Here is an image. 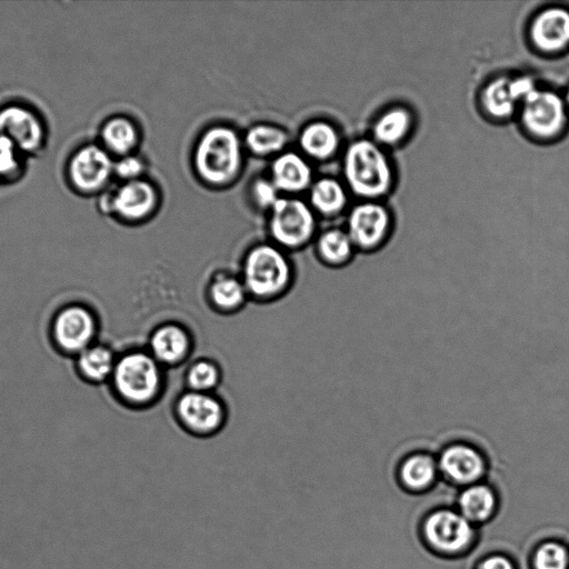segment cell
<instances>
[{"mask_svg":"<svg viewBox=\"0 0 569 569\" xmlns=\"http://www.w3.org/2000/svg\"><path fill=\"white\" fill-rule=\"evenodd\" d=\"M238 273L250 302L271 305L286 298L297 281L291 254L269 240L250 246L240 259Z\"/></svg>","mask_w":569,"mask_h":569,"instance_id":"obj_1","label":"cell"},{"mask_svg":"<svg viewBox=\"0 0 569 569\" xmlns=\"http://www.w3.org/2000/svg\"><path fill=\"white\" fill-rule=\"evenodd\" d=\"M144 170L143 159L136 153L114 159V178H118L120 182L141 179Z\"/></svg>","mask_w":569,"mask_h":569,"instance_id":"obj_33","label":"cell"},{"mask_svg":"<svg viewBox=\"0 0 569 569\" xmlns=\"http://www.w3.org/2000/svg\"><path fill=\"white\" fill-rule=\"evenodd\" d=\"M565 120V103L555 92L535 90L523 100L522 121L533 134L553 136L561 130Z\"/></svg>","mask_w":569,"mask_h":569,"instance_id":"obj_13","label":"cell"},{"mask_svg":"<svg viewBox=\"0 0 569 569\" xmlns=\"http://www.w3.org/2000/svg\"><path fill=\"white\" fill-rule=\"evenodd\" d=\"M97 142L114 159L132 154L140 143L137 123L124 114L108 117L98 130Z\"/></svg>","mask_w":569,"mask_h":569,"instance_id":"obj_18","label":"cell"},{"mask_svg":"<svg viewBox=\"0 0 569 569\" xmlns=\"http://www.w3.org/2000/svg\"><path fill=\"white\" fill-rule=\"evenodd\" d=\"M244 151L242 138L232 127L210 126L196 142L192 154L194 171L208 187H228L242 171Z\"/></svg>","mask_w":569,"mask_h":569,"instance_id":"obj_3","label":"cell"},{"mask_svg":"<svg viewBox=\"0 0 569 569\" xmlns=\"http://www.w3.org/2000/svg\"><path fill=\"white\" fill-rule=\"evenodd\" d=\"M182 379L183 389L217 392L223 381V369L211 357H198L186 365Z\"/></svg>","mask_w":569,"mask_h":569,"instance_id":"obj_25","label":"cell"},{"mask_svg":"<svg viewBox=\"0 0 569 569\" xmlns=\"http://www.w3.org/2000/svg\"><path fill=\"white\" fill-rule=\"evenodd\" d=\"M0 134L29 158L46 149L49 131L44 117L36 107L11 100L0 106Z\"/></svg>","mask_w":569,"mask_h":569,"instance_id":"obj_8","label":"cell"},{"mask_svg":"<svg viewBox=\"0 0 569 569\" xmlns=\"http://www.w3.org/2000/svg\"><path fill=\"white\" fill-rule=\"evenodd\" d=\"M438 469L451 481L471 483L486 470L482 453L472 445L453 442L446 446L438 458Z\"/></svg>","mask_w":569,"mask_h":569,"instance_id":"obj_17","label":"cell"},{"mask_svg":"<svg viewBox=\"0 0 569 569\" xmlns=\"http://www.w3.org/2000/svg\"><path fill=\"white\" fill-rule=\"evenodd\" d=\"M98 320L92 310L79 303L61 308L51 325V335L57 348L69 355H79L93 345Z\"/></svg>","mask_w":569,"mask_h":569,"instance_id":"obj_11","label":"cell"},{"mask_svg":"<svg viewBox=\"0 0 569 569\" xmlns=\"http://www.w3.org/2000/svg\"><path fill=\"white\" fill-rule=\"evenodd\" d=\"M533 43L545 51H557L569 44V11L549 8L541 11L530 29Z\"/></svg>","mask_w":569,"mask_h":569,"instance_id":"obj_19","label":"cell"},{"mask_svg":"<svg viewBox=\"0 0 569 569\" xmlns=\"http://www.w3.org/2000/svg\"><path fill=\"white\" fill-rule=\"evenodd\" d=\"M177 426L188 436L209 439L218 436L229 420V407L218 392L179 391L171 403Z\"/></svg>","mask_w":569,"mask_h":569,"instance_id":"obj_5","label":"cell"},{"mask_svg":"<svg viewBox=\"0 0 569 569\" xmlns=\"http://www.w3.org/2000/svg\"><path fill=\"white\" fill-rule=\"evenodd\" d=\"M509 91L515 101L528 98L536 89L533 81L528 77H520L509 81Z\"/></svg>","mask_w":569,"mask_h":569,"instance_id":"obj_34","label":"cell"},{"mask_svg":"<svg viewBox=\"0 0 569 569\" xmlns=\"http://www.w3.org/2000/svg\"><path fill=\"white\" fill-rule=\"evenodd\" d=\"M507 79L499 78L485 88L482 102L490 114L502 118L513 111L516 101L510 94Z\"/></svg>","mask_w":569,"mask_h":569,"instance_id":"obj_30","label":"cell"},{"mask_svg":"<svg viewBox=\"0 0 569 569\" xmlns=\"http://www.w3.org/2000/svg\"><path fill=\"white\" fill-rule=\"evenodd\" d=\"M495 496L485 485H472L459 497L460 513L471 521H482L493 511Z\"/></svg>","mask_w":569,"mask_h":569,"instance_id":"obj_27","label":"cell"},{"mask_svg":"<svg viewBox=\"0 0 569 569\" xmlns=\"http://www.w3.org/2000/svg\"><path fill=\"white\" fill-rule=\"evenodd\" d=\"M388 226L386 209L378 203L365 202L351 210L347 232L356 249L370 250L382 241Z\"/></svg>","mask_w":569,"mask_h":569,"instance_id":"obj_16","label":"cell"},{"mask_svg":"<svg viewBox=\"0 0 569 569\" xmlns=\"http://www.w3.org/2000/svg\"><path fill=\"white\" fill-rule=\"evenodd\" d=\"M566 99H567V102L569 103V90L567 92V98Z\"/></svg>","mask_w":569,"mask_h":569,"instance_id":"obj_36","label":"cell"},{"mask_svg":"<svg viewBox=\"0 0 569 569\" xmlns=\"http://www.w3.org/2000/svg\"><path fill=\"white\" fill-rule=\"evenodd\" d=\"M269 178L281 196L292 197L308 191L315 181L310 161L292 150H284L273 158Z\"/></svg>","mask_w":569,"mask_h":569,"instance_id":"obj_15","label":"cell"},{"mask_svg":"<svg viewBox=\"0 0 569 569\" xmlns=\"http://www.w3.org/2000/svg\"><path fill=\"white\" fill-rule=\"evenodd\" d=\"M157 188L144 178L120 182L99 196V209L117 220L136 224L149 219L158 207Z\"/></svg>","mask_w":569,"mask_h":569,"instance_id":"obj_9","label":"cell"},{"mask_svg":"<svg viewBox=\"0 0 569 569\" xmlns=\"http://www.w3.org/2000/svg\"><path fill=\"white\" fill-rule=\"evenodd\" d=\"M269 241L288 253L313 243L318 234L317 214L299 197L281 196L268 211Z\"/></svg>","mask_w":569,"mask_h":569,"instance_id":"obj_4","label":"cell"},{"mask_svg":"<svg viewBox=\"0 0 569 569\" xmlns=\"http://www.w3.org/2000/svg\"><path fill=\"white\" fill-rule=\"evenodd\" d=\"M247 151L257 157L273 158L286 150L289 142L288 132L274 123L259 122L252 124L242 137Z\"/></svg>","mask_w":569,"mask_h":569,"instance_id":"obj_22","label":"cell"},{"mask_svg":"<svg viewBox=\"0 0 569 569\" xmlns=\"http://www.w3.org/2000/svg\"><path fill=\"white\" fill-rule=\"evenodd\" d=\"M568 566V550L558 542L541 545L535 555L536 569H567Z\"/></svg>","mask_w":569,"mask_h":569,"instance_id":"obj_31","label":"cell"},{"mask_svg":"<svg viewBox=\"0 0 569 569\" xmlns=\"http://www.w3.org/2000/svg\"><path fill=\"white\" fill-rule=\"evenodd\" d=\"M298 143L301 153L313 161H326L332 158L339 149L340 137L330 122L312 120L306 123L299 132Z\"/></svg>","mask_w":569,"mask_h":569,"instance_id":"obj_20","label":"cell"},{"mask_svg":"<svg viewBox=\"0 0 569 569\" xmlns=\"http://www.w3.org/2000/svg\"><path fill=\"white\" fill-rule=\"evenodd\" d=\"M438 463L428 453L416 452L408 456L400 467V477L403 483L420 490L428 487L437 475Z\"/></svg>","mask_w":569,"mask_h":569,"instance_id":"obj_26","label":"cell"},{"mask_svg":"<svg viewBox=\"0 0 569 569\" xmlns=\"http://www.w3.org/2000/svg\"><path fill=\"white\" fill-rule=\"evenodd\" d=\"M317 260L325 267L338 269L347 266L353 257L356 247L347 230L329 228L317 234L313 241Z\"/></svg>","mask_w":569,"mask_h":569,"instance_id":"obj_21","label":"cell"},{"mask_svg":"<svg viewBox=\"0 0 569 569\" xmlns=\"http://www.w3.org/2000/svg\"><path fill=\"white\" fill-rule=\"evenodd\" d=\"M410 123L411 117L407 110L402 108L388 110L375 123V138L382 143H396L406 136Z\"/></svg>","mask_w":569,"mask_h":569,"instance_id":"obj_28","label":"cell"},{"mask_svg":"<svg viewBox=\"0 0 569 569\" xmlns=\"http://www.w3.org/2000/svg\"><path fill=\"white\" fill-rule=\"evenodd\" d=\"M28 158L0 134V184L18 182L26 173Z\"/></svg>","mask_w":569,"mask_h":569,"instance_id":"obj_29","label":"cell"},{"mask_svg":"<svg viewBox=\"0 0 569 569\" xmlns=\"http://www.w3.org/2000/svg\"><path fill=\"white\" fill-rule=\"evenodd\" d=\"M206 306L216 315L231 317L241 312L250 299L238 273L217 269L210 273L203 286Z\"/></svg>","mask_w":569,"mask_h":569,"instance_id":"obj_12","label":"cell"},{"mask_svg":"<svg viewBox=\"0 0 569 569\" xmlns=\"http://www.w3.org/2000/svg\"><path fill=\"white\" fill-rule=\"evenodd\" d=\"M146 349L168 371L187 365L194 352L196 338L183 322L168 319L149 331Z\"/></svg>","mask_w":569,"mask_h":569,"instance_id":"obj_10","label":"cell"},{"mask_svg":"<svg viewBox=\"0 0 569 569\" xmlns=\"http://www.w3.org/2000/svg\"><path fill=\"white\" fill-rule=\"evenodd\" d=\"M117 400L132 410H148L164 397L168 370L142 347L130 348L117 357L109 380Z\"/></svg>","mask_w":569,"mask_h":569,"instance_id":"obj_2","label":"cell"},{"mask_svg":"<svg viewBox=\"0 0 569 569\" xmlns=\"http://www.w3.org/2000/svg\"><path fill=\"white\" fill-rule=\"evenodd\" d=\"M478 569H513L511 562L502 556H492L485 559Z\"/></svg>","mask_w":569,"mask_h":569,"instance_id":"obj_35","label":"cell"},{"mask_svg":"<svg viewBox=\"0 0 569 569\" xmlns=\"http://www.w3.org/2000/svg\"><path fill=\"white\" fill-rule=\"evenodd\" d=\"M425 533L429 542L441 551H459L472 538L471 522L460 512L438 510L425 522Z\"/></svg>","mask_w":569,"mask_h":569,"instance_id":"obj_14","label":"cell"},{"mask_svg":"<svg viewBox=\"0 0 569 569\" xmlns=\"http://www.w3.org/2000/svg\"><path fill=\"white\" fill-rule=\"evenodd\" d=\"M63 178L76 194L99 197L114 178V158L97 141L82 142L68 156Z\"/></svg>","mask_w":569,"mask_h":569,"instance_id":"obj_7","label":"cell"},{"mask_svg":"<svg viewBox=\"0 0 569 569\" xmlns=\"http://www.w3.org/2000/svg\"><path fill=\"white\" fill-rule=\"evenodd\" d=\"M342 167L347 184L360 197H379L389 189L392 181L386 154L367 139L356 140L348 146Z\"/></svg>","mask_w":569,"mask_h":569,"instance_id":"obj_6","label":"cell"},{"mask_svg":"<svg viewBox=\"0 0 569 569\" xmlns=\"http://www.w3.org/2000/svg\"><path fill=\"white\" fill-rule=\"evenodd\" d=\"M308 192V203L316 214L333 217L341 212L347 204L346 188L332 177L316 179Z\"/></svg>","mask_w":569,"mask_h":569,"instance_id":"obj_24","label":"cell"},{"mask_svg":"<svg viewBox=\"0 0 569 569\" xmlns=\"http://www.w3.org/2000/svg\"><path fill=\"white\" fill-rule=\"evenodd\" d=\"M250 196L257 208L269 211L281 197V193L269 177H260L252 181Z\"/></svg>","mask_w":569,"mask_h":569,"instance_id":"obj_32","label":"cell"},{"mask_svg":"<svg viewBox=\"0 0 569 569\" xmlns=\"http://www.w3.org/2000/svg\"><path fill=\"white\" fill-rule=\"evenodd\" d=\"M118 355L107 345L93 343L77 355V369L80 376L92 383L109 381Z\"/></svg>","mask_w":569,"mask_h":569,"instance_id":"obj_23","label":"cell"}]
</instances>
